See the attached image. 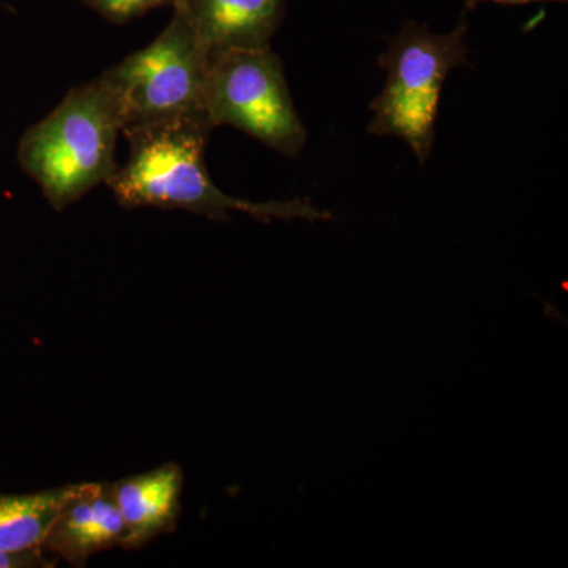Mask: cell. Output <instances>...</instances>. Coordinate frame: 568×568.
Wrapping results in <instances>:
<instances>
[{"mask_svg": "<svg viewBox=\"0 0 568 568\" xmlns=\"http://www.w3.org/2000/svg\"><path fill=\"white\" fill-rule=\"evenodd\" d=\"M204 115L125 130L129 159L118 166L106 185L126 209L156 207L186 211L215 222H230L231 212L248 213L257 222L306 220L327 222L331 212L321 211L308 197L253 203L222 192L204 163L212 133Z\"/></svg>", "mask_w": 568, "mask_h": 568, "instance_id": "obj_1", "label": "cell"}, {"mask_svg": "<svg viewBox=\"0 0 568 568\" xmlns=\"http://www.w3.org/2000/svg\"><path fill=\"white\" fill-rule=\"evenodd\" d=\"M122 123L97 78L71 89L61 103L22 134L17 159L54 211L78 203L118 170Z\"/></svg>", "mask_w": 568, "mask_h": 568, "instance_id": "obj_2", "label": "cell"}, {"mask_svg": "<svg viewBox=\"0 0 568 568\" xmlns=\"http://www.w3.org/2000/svg\"><path fill=\"white\" fill-rule=\"evenodd\" d=\"M466 33L463 14L448 33H433L426 26L409 21L388 39L387 51L377 61L386 71V84L369 106V134L399 138L418 163H426L435 144L444 82L452 70L469 65Z\"/></svg>", "mask_w": 568, "mask_h": 568, "instance_id": "obj_3", "label": "cell"}, {"mask_svg": "<svg viewBox=\"0 0 568 568\" xmlns=\"http://www.w3.org/2000/svg\"><path fill=\"white\" fill-rule=\"evenodd\" d=\"M209 61L189 22L174 10L170 24L148 47L104 70L122 133L136 126L204 115Z\"/></svg>", "mask_w": 568, "mask_h": 568, "instance_id": "obj_4", "label": "cell"}, {"mask_svg": "<svg viewBox=\"0 0 568 568\" xmlns=\"http://www.w3.org/2000/svg\"><path fill=\"white\" fill-rule=\"evenodd\" d=\"M204 114L213 130L235 126L284 156H297L308 138L271 47L211 59Z\"/></svg>", "mask_w": 568, "mask_h": 568, "instance_id": "obj_5", "label": "cell"}, {"mask_svg": "<svg viewBox=\"0 0 568 568\" xmlns=\"http://www.w3.org/2000/svg\"><path fill=\"white\" fill-rule=\"evenodd\" d=\"M209 61L227 52L271 47L284 20V0H174Z\"/></svg>", "mask_w": 568, "mask_h": 568, "instance_id": "obj_6", "label": "cell"}, {"mask_svg": "<svg viewBox=\"0 0 568 568\" xmlns=\"http://www.w3.org/2000/svg\"><path fill=\"white\" fill-rule=\"evenodd\" d=\"M125 526L112 485H77L50 530L43 551L54 552L74 566L103 549L122 544Z\"/></svg>", "mask_w": 568, "mask_h": 568, "instance_id": "obj_7", "label": "cell"}, {"mask_svg": "<svg viewBox=\"0 0 568 568\" xmlns=\"http://www.w3.org/2000/svg\"><path fill=\"white\" fill-rule=\"evenodd\" d=\"M125 534L121 547L138 548L175 526L182 493V470L163 465L151 473L112 485Z\"/></svg>", "mask_w": 568, "mask_h": 568, "instance_id": "obj_8", "label": "cell"}, {"mask_svg": "<svg viewBox=\"0 0 568 568\" xmlns=\"http://www.w3.org/2000/svg\"><path fill=\"white\" fill-rule=\"evenodd\" d=\"M74 489L77 485H67L28 495H0V551L43 549L55 519Z\"/></svg>", "mask_w": 568, "mask_h": 568, "instance_id": "obj_9", "label": "cell"}, {"mask_svg": "<svg viewBox=\"0 0 568 568\" xmlns=\"http://www.w3.org/2000/svg\"><path fill=\"white\" fill-rule=\"evenodd\" d=\"M82 2L114 24H125L134 18L144 17L149 11L174 6V0H82Z\"/></svg>", "mask_w": 568, "mask_h": 568, "instance_id": "obj_10", "label": "cell"}, {"mask_svg": "<svg viewBox=\"0 0 568 568\" xmlns=\"http://www.w3.org/2000/svg\"><path fill=\"white\" fill-rule=\"evenodd\" d=\"M54 560L44 558L43 549L26 552L0 551V568L51 567Z\"/></svg>", "mask_w": 568, "mask_h": 568, "instance_id": "obj_11", "label": "cell"}, {"mask_svg": "<svg viewBox=\"0 0 568 568\" xmlns=\"http://www.w3.org/2000/svg\"><path fill=\"white\" fill-rule=\"evenodd\" d=\"M499 3V6H528V3L556 2L566 3L567 0H465L466 9H477L480 3Z\"/></svg>", "mask_w": 568, "mask_h": 568, "instance_id": "obj_12", "label": "cell"}]
</instances>
